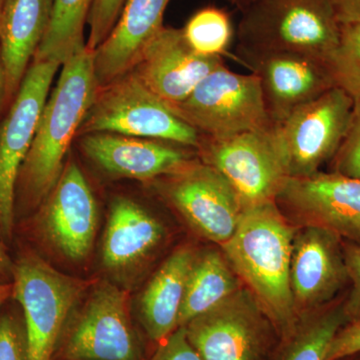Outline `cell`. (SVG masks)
Masks as SVG:
<instances>
[{"label":"cell","mask_w":360,"mask_h":360,"mask_svg":"<svg viewBox=\"0 0 360 360\" xmlns=\"http://www.w3.org/2000/svg\"><path fill=\"white\" fill-rule=\"evenodd\" d=\"M125 0H94L87 27L86 47L96 51L113 30L124 6Z\"/></svg>","instance_id":"f1b7e54d"},{"label":"cell","mask_w":360,"mask_h":360,"mask_svg":"<svg viewBox=\"0 0 360 360\" xmlns=\"http://www.w3.org/2000/svg\"><path fill=\"white\" fill-rule=\"evenodd\" d=\"M240 288L238 276L221 252L206 250L195 255L187 277L179 328L214 309Z\"/></svg>","instance_id":"603a6c76"},{"label":"cell","mask_w":360,"mask_h":360,"mask_svg":"<svg viewBox=\"0 0 360 360\" xmlns=\"http://www.w3.org/2000/svg\"><path fill=\"white\" fill-rule=\"evenodd\" d=\"M13 296V283H0V307Z\"/></svg>","instance_id":"8d00e7d4"},{"label":"cell","mask_w":360,"mask_h":360,"mask_svg":"<svg viewBox=\"0 0 360 360\" xmlns=\"http://www.w3.org/2000/svg\"><path fill=\"white\" fill-rule=\"evenodd\" d=\"M8 103L6 66H4L1 49H0V116L2 115V113H4V111L6 110V105Z\"/></svg>","instance_id":"e575fe53"},{"label":"cell","mask_w":360,"mask_h":360,"mask_svg":"<svg viewBox=\"0 0 360 360\" xmlns=\"http://www.w3.org/2000/svg\"><path fill=\"white\" fill-rule=\"evenodd\" d=\"M155 180L161 195L200 236L220 245L233 236L245 208L217 169L196 160Z\"/></svg>","instance_id":"8fae6325"},{"label":"cell","mask_w":360,"mask_h":360,"mask_svg":"<svg viewBox=\"0 0 360 360\" xmlns=\"http://www.w3.org/2000/svg\"><path fill=\"white\" fill-rule=\"evenodd\" d=\"M343 255L352 285L343 302L347 323L360 321V245L342 240Z\"/></svg>","instance_id":"f546056e"},{"label":"cell","mask_w":360,"mask_h":360,"mask_svg":"<svg viewBox=\"0 0 360 360\" xmlns=\"http://www.w3.org/2000/svg\"><path fill=\"white\" fill-rule=\"evenodd\" d=\"M335 86L360 101V20L340 25V41L328 61Z\"/></svg>","instance_id":"4316f807"},{"label":"cell","mask_w":360,"mask_h":360,"mask_svg":"<svg viewBox=\"0 0 360 360\" xmlns=\"http://www.w3.org/2000/svg\"><path fill=\"white\" fill-rule=\"evenodd\" d=\"M330 2L340 25L360 20V0H330Z\"/></svg>","instance_id":"836d02e7"},{"label":"cell","mask_w":360,"mask_h":360,"mask_svg":"<svg viewBox=\"0 0 360 360\" xmlns=\"http://www.w3.org/2000/svg\"><path fill=\"white\" fill-rule=\"evenodd\" d=\"M61 66L18 176L15 201L27 208L41 205L58 184L68 148L99 89L94 51L87 47Z\"/></svg>","instance_id":"7a4b0ae2"},{"label":"cell","mask_w":360,"mask_h":360,"mask_svg":"<svg viewBox=\"0 0 360 360\" xmlns=\"http://www.w3.org/2000/svg\"><path fill=\"white\" fill-rule=\"evenodd\" d=\"M276 202L293 219L360 245V179L321 172L288 177Z\"/></svg>","instance_id":"4fadbf2b"},{"label":"cell","mask_w":360,"mask_h":360,"mask_svg":"<svg viewBox=\"0 0 360 360\" xmlns=\"http://www.w3.org/2000/svg\"><path fill=\"white\" fill-rule=\"evenodd\" d=\"M222 65L221 58L196 53L181 28L163 26L144 47L131 71L163 101L175 104L187 98L203 78Z\"/></svg>","instance_id":"ac0fdd59"},{"label":"cell","mask_w":360,"mask_h":360,"mask_svg":"<svg viewBox=\"0 0 360 360\" xmlns=\"http://www.w3.org/2000/svg\"><path fill=\"white\" fill-rule=\"evenodd\" d=\"M290 281L300 319L335 300L349 283L342 239L322 227L304 225L293 241Z\"/></svg>","instance_id":"5bb4252c"},{"label":"cell","mask_w":360,"mask_h":360,"mask_svg":"<svg viewBox=\"0 0 360 360\" xmlns=\"http://www.w3.org/2000/svg\"><path fill=\"white\" fill-rule=\"evenodd\" d=\"M60 65L32 60L0 123V238L11 240L21 167L32 148L40 115Z\"/></svg>","instance_id":"9c48e42d"},{"label":"cell","mask_w":360,"mask_h":360,"mask_svg":"<svg viewBox=\"0 0 360 360\" xmlns=\"http://www.w3.org/2000/svg\"><path fill=\"white\" fill-rule=\"evenodd\" d=\"M150 360H202L186 338V329L179 328L161 341Z\"/></svg>","instance_id":"1f68e13d"},{"label":"cell","mask_w":360,"mask_h":360,"mask_svg":"<svg viewBox=\"0 0 360 360\" xmlns=\"http://www.w3.org/2000/svg\"><path fill=\"white\" fill-rule=\"evenodd\" d=\"M94 0H53L49 27L33 60L63 65L86 47L85 27Z\"/></svg>","instance_id":"cb8c5ba5"},{"label":"cell","mask_w":360,"mask_h":360,"mask_svg":"<svg viewBox=\"0 0 360 360\" xmlns=\"http://www.w3.org/2000/svg\"><path fill=\"white\" fill-rule=\"evenodd\" d=\"M61 354L65 360H141L129 295L110 283L98 284L70 326Z\"/></svg>","instance_id":"7c38bea8"},{"label":"cell","mask_w":360,"mask_h":360,"mask_svg":"<svg viewBox=\"0 0 360 360\" xmlns=\"http://www.w3.org/2000/svg\"><path fill=\"white\" fill-rule=\"evenodd\" d=\"M238 56L259 79L265 108L274 124L335 87L328 63L322 59L291 52Z\"/></svg>","instance_id":"2e32d148"},{"label":"cell","mask_w":360,"mask_h":360,"mask_svg":"<svg viewBox=\"0 0 360 360\" xmlns=\"http://www.w3.org/2000/svg\"><path fill=\"white\" fill-rule=\"evenodd\" d=\"M13 296L23 311L26 360H51L66 322L89 283L25 251L13 264Z\"/></svg>","instance_id":"5b68a950"},{"label":"cell","mask_w":360,"mask_h":360,"mask_svg":"<svg viewBox=\"0 0 360 360\" xmlns=\"http://www.w3.org/2000/svg\"><path fill=\"white\" fill-rule=\"evenodd\" d=\"M172 0H125L117 22L94 51V75L99 89L130 72L142 51L163 27Z\"/></svg>","instance_id":"d6986e66"},{"label":"cell","mask_w":360,"mask_h":360,"mask_svg":"<svg viewBox=\"0 0 360 360\" xmlns=\"http://www.w3.org/2000/svg\"><path fill=\"white\" fill-rule=\"evenodd\" d=\"M295 232L276 201H267L245 208L233 236L221 245L281 340L300 321L290 281Z\"/></svg>","instance_id":"6da1fadb"},{"label":"cell","mask_w":360,"mask_h":360,"mask_svg":"<svg viewBox=\"0 0 360 360\" xmlns=\"http://www.w3.org/2000/svg\"><path fill=\"white\" fill-rule=\"evenodd\" d=\"M360 352V321L345 324L329 345L326 360H338Z\"/></svg>","instance_id":"d6a6232c"},{"label":"cell","mask_w":360,"mask_h":360,"mask_svg":"<svg viewBox=\"0 0 360 360\" xmlns=\"http://www.w3.org/2000/svg\"><path fill=\"white\" fill-rule=\"evenodd\" d=\"M4 0H0V13H1L2 6H4Z\"/></svg>","instance_id":"ab89813d"},{"label":"cell","mask_w":360,"mask_h":360,"mask_svg":"<svg viewBox=\"0 0 360 360\" xmlns=\"http://www.w3.org/2000/svg\"><path fill=\"white\" fill-rule=\"evenodd\" d=\"M354 105V99L335 86L274 124L288 177L309 176L330 162L347 135Z\"/></svg>","instance_id":"52a82bcc"},{"label":"cell","mask_w":360,"mask_h":360,"mask_svg":"<svg viewBox=\"0 0 360 360\" xmlns=\"http://www.w3.org/2000/svg\"><path fill=\"white\" fill-rule=\"evenodd\" d=\"M329 172L360 179V101H354L349 127L330 161Z\"/></svg>","instance_id":"83f0119b"},{"label":"cell","mask_w":360,"mask_h":360,"mask_svg":"<svg viewBox=\"0 0 360 360\" xmlns=\"http://www.w3.org/2000/svg\"><path fill=\"white\" fill-rule=\"evenodd\" d=\"M84 155L117 179L150 181L179 172L198 160L191 148L155 139L94 132L82 135Z\"/></svg>","instance_id":"e0dca14e"},{"label":"cell","mask_w":360,"mask_h":360,"mask_svg":"<svg viewBox=\"0 0 360 360\" xmlns=\"http://www.w3.org/2000/svg\"><path fill=\"white\" fill-rule=\"evenodd\" d=\"M340 25L330 0H255L241 11L238 54L291 52L328 63Z\"/></svg>","instance_id":"3957f363"},{"label":"cell","mask_w":360,"mask_h":360,"mask_svg":"<svg viewBox=\"0 0 360 360\" xmlns=\"http://www.w3.org/2000/svg\"><path fill=\"white\" fill-rule=\"evenodd\" d=\"M168 105L201 135L212 139L274 125L257 75L233 72L225 65L203 78L184 101Z\"/></svg>","instance_id":"8992f818"},{"label":"cell","mask_w":360,"mask_h":360,"mask_svg":"<svg viewBox=\"0 0 360 360\" xmlns=\"http://www.w3.org/2000/svg\"><path fill=\"white\" fill-rule=\"evenodd\" d=\"M181 30L189 46L208 58L227 54L234 33L229 14L215 6L198 9Z\"/></svg>","instance_id":"484cf974"},{"label":"cell","mask_w":360,"mask_h":360,"mask_svg":"<svg viewBox=\"0 0 360 360\" xmlns=\"http://www.w3.org/2000/svg\"><path fill=\"white\" fill-rule=\"evenodd\" d=\"M13 264L7 255L6 248L0 243V283H6L4 281L9 277H13Z\"/></svg>","instance_id":"d590c367"},{"label":"cell","mask_w":360,"mask_h":360,"mask_svg":"<svg viewBox=\"0 0 360 360\" xmlns=\"http://www.w3.org/2000/svg\"><path fill=\"white\" fill-rule=\"evenodd\" d=\"M345 298L338 296L326 307L300 319L290 335L283 338L276 360H326L331 341L347 324Z\"/></svg>","instance_id":"d4e9b609"},{"label":"cell","mask_w":360,"mask_h":360,"mask_svg":"<svg viewBox=\"0 0 360 360\" xmlns=\"http://www.w3.org/2000/svg\"><path fill=\"white\" fill-rule=\"evenodd\" d=\"M42 236L71 262H82L94 246L98 208L89 181L75 161L66 163L58 184L40 205Z\"/></svg>","instance_id":"9a60e30c"},{"label":"cell","mask_w":360,"mask_h":360,"mask_svg":"<svg viewBox=\"0 0 360 360\" xmlns=\"http://www.w3.org/2000/svg\"><path fill=\"white\" fill-rule=\"evenodd\" d=\"M338 360H360V352H359V354L348 355V356L343 357V359Z\"/></svg>","instance_id":"f35d334b"},{"label":"cell","mask_w":360,"mask_h":360,"mask_svg":"<svg viewBox=\"0 0 360 360\" xmlns=\"http://www.w3.org/2000/svg\"><path fill=\"white\" fill-rule=\"evenodd\" d=\"M226 1L229 2L231 6H236L239 11H243L255 0H226Z\"/></svg>","instance_id":"74e56055"},{"label":"cell","mask_w":360,"mask_h":360,"mask_svg":"<svg viewBox=\"0 0 360 360\" xmlns=\"http://www.w3.org/2000/svg\"><path fill=\"white\" fill-rule=\"evenodd\" d=\"M191 248L175 250L150 279L139 300L141 322L148 338L161 342L179 328L180 309L195 258Z\"/></svg>","instance_id":"7402d4cb"},{"label":"cell","mask_w":360,"mask_h":360,"mask_svg":"<svg viewBox=\"0 0 360 360\" xmlns=\"http://www.w3.org/2000/svg\"><path fill=\"white\" fill-rule=\"evenodd\" d=\"M198 151L231 184L243 208L276 201L288 179L274 125L226 139L201 135Z\"/></svg>","instance_id":"ba28073f"},{"label":"cell","mask_w":360,"mask_h":360,"mask_svg":"<svg viewBox=\"0 0 360 360\" xmlns=\"http://www.w3.org/2000/svg\"><path fill=\"white\" fill-rule=\"evenodd\" d=\"M52 4L53 0H4L0 13V49L11 104L44 39Z\"/></svg>","instance_id":"ffe728a7"},{"label":"cell","mask_w":360,"mask_h":360,"mask_svg":"<svg viewBox=\"0 0 360 360\" xmlns=\"http://www.w3.org/2000/svg\"><path fill=\"white\" fill-rule=\"evenodd\" d=\"M165 238V229L153 213L130 198H116L110 205L103 243V264L113 272L141 264Z\"/></svg>","instance_id":"44dd1931"},{"label":"cell","mask_w":360,"mask_h":360,"mask_svg":"<svg viewBox=\"0 0 360 360\" xmlns=\"http://www.w3.org/2000/svg\"><path fill=\"white\" fill-rule=\"evenodd\" d=\"M108 132L170 142L196 149L201 134L135 75L134 71L101 87L77 136Z\"/></svg>","instance_id":"277c9868"},{"label":"cell","mask_w":360,"mask_h":360,"mask_svg":"<svg viewBox=\"0 0 360 360\" xmlns=\"http://www.w3.org/2000/svg\"><path fill=\"white\" fill-rule=\"evenodd\" d=\"M182 328L202 360H262L274 326L253 293L240 288Z\"/></svg>","instance_id":"30bf717a"},{"label":"cell","mask_w":360,"mask_h":360,"mask_svg":"<svg viewBox=\"0 0 360 360\" xmlns=\"http://www.w3.org/2000/svg\"><path fill=\"white\" fill-rule=\"evenodd\" d=\"M0 360H26L25 328L13 314L0 316Z\"/></svg>","instance_id":"4dcf8cb0"}]
</instances>
